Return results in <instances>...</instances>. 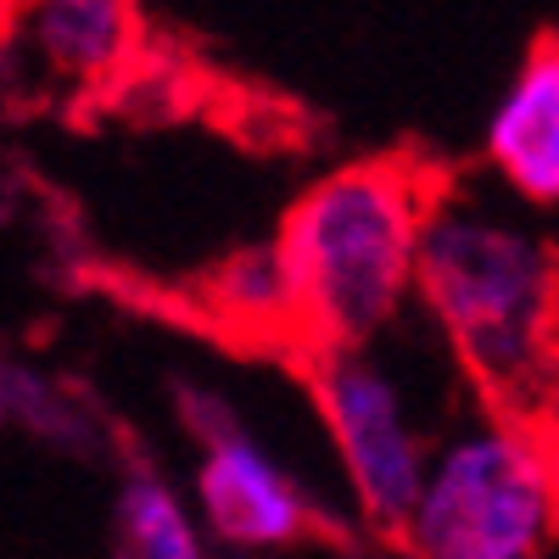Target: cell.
Masks as SVG:
<instances>
[{
	"label": "cell",
	"instance_id": "cell-1",
	"mask_svg": "<svg viewBox=\"0 0 559 559\" xmlns=\"http://www.w3.org/2000/svg\"><path fill=\"white\" fill-rule=\"evenodd\" d=\"M492 179L442 174L419 252V308L487 408L537 426L559 376V247Z\"/></svg>",
	"mask_w": 559,
	"mask_h": 559
},
{
	"label": "cell",
	"instance_id": "cell-4",
	"mask_svg": "<svg viewBox=\"0 0 559 559\" xmlns=\"http://www.w3.org/2000/svg\"><path fill=\"white\" fill-rule=\"evenodd\" d=\"M174 419L191 442V509L224 554H286L331 532L313 487L207 381H174Z\"/></svg>",
	"mask_w": 559,
	"mask_h": 559
},
{
	"label": "cell",
	"instance_id": "cell-10",
	"mask_svg": "<svg viewBox=\"0 0 559 559\" xmlns=\"http://www.w3.org/2000/svg\"><path fill=\"white\" fill-rule=\"evenodd\" d=\"M202 308L218 331L247 336V342H274V347H297L302 353V319H297V292L286 258L274 241L241 247L207 269L202 280Z\"/></svg>",
	"mask_w": 559,
	"mask_h": 559
},
{
	"label": "cell",
	"instance_id": "cell-2",
	"mask_svg": "<svg viewBox=\"0 0 559 559\" xmlns=\"http://www.w3.org/2000/svg\"><path fill=\"white\" fill-rule=\"evenodd\" d=\"M437 191L442 168L381 152L319 174L286 207L274 247L297 292L302 353L376 347L403 308L419 302V252Z\"/></svg>",
	"mask_w": 559,
	"mask_h": 559
},
{
	"label": "cell",
	"instance_id": "cell-8",
	"mask_svg": "<svg viewBox=\"0 0 559 559\" xmlns=\"http://www.w3.org/2000/svg\"><path fill=\"white\" fill-rule=\"evenodd\" d=\"M107 559H213V537L197 521L191 492L129 448L107 509Z\"/></svg>",
	"mask_w": 559,
	"mask_h": 559
},
{
	"label": "cell",
	"instance_id": "cell-6",
	"mask_svg": "<svg viewBox=\"0 0 559 559\" xmlns=\"http://www.w3.org/2000/svg\"><path fill=\"white\" fill-rule=\"evenodd\" d=\"M487 179L532 218H559V34H543L481 129Z\"/></svg>",
	"mask_w": 559,
	"mask_h": 559
},
{
	"label": "cell",
	"instance_id": "cell-9",
	"mask_svg": "<svg viewBox=\"0 0 559 559\" xmlns=\"http://www.w3.org/2000/svg\"><path fill=\"white\" fill-rule=\"evenodd\" d=\"M0 414L17 437H28L34 448L45 453H62V459H112L118 442L107 437L96 403H90L73 381L51 376L39 358H23V353H7L0 364ZM123 459V453H118Z\"/></svg>",
	"mask_w": 559,
	"mask_h": 559
},
{
	"label": "cell",
	"instance_id": "cell-3",
	"mask_svg": "<svg viewBox=\"0 0 559 559\" xmlns=\"http://www.w3.org/2000/svg\"><path fill=\"white\" fill-rule=\"evenodd\" d=\"M559 543V453L543 426L498 408L437 437L397 537L408 559H548Z\"/></svg>",
	"mask_w": 559,
	"mask_h": 559
},
{
	"label": "cell",
	"instance_id": "cell-7",
	"mask_svg": "<svg viewBox=\"0 0 559 559\" xmlns=\"http://www.w3.org/2000/svg\"><path fill=\"white\" fill-rule=\"evenodd\" d=\"M12 45H28L39 79L62 90H96L118 84L146 34H140V12L118 7V0H39V7L12 12Z\"/></svg>",
	"mask_w": 559,
	"mask_h": 559
},
{
	"label": "cell",
	"instance_id": "cell-5",
	"mask_svg": "<svg viewBox=\"0 0 559 559\" xmlns=\"http://www.w3.org/2000/svg\"><path fill=\"white\" fill-rule=\"evenodd\" d=\"M302 376L319 408V426L331 437L353 515L369 537L397 543L414 498L431 471V431L419 426L403 376L376 347H319L302 353Z\"/></svg>",
	"mask_w": 559,
	"mask_h": 559
}]
</instances>
